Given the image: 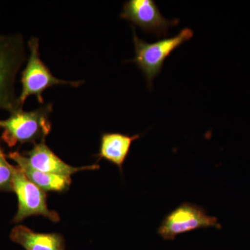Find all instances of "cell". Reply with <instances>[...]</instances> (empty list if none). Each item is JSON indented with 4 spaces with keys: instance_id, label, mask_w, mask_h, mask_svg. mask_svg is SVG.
<instances>
[{
    "instance_id": "5b68a950",
    "label": "cell",
    "mask_w": 250,
    "mask_h": 250,
    "mask_svg": "<svg viewBox=\"0 0 250 250\" xmlns=\"http://www.w3.org/2000/svg\"><path fill=\"white\" fill-rule=\"evenodd\" d=\"M221 229L216 217L210 216L202 206L184 202L166 215L157 232L166 241H174L176 237L199 229Z\"/></svg>"
},
{
    "instance_id": "8fae6325",
    "label": "cell",
    "mask_w": 250,
    "mask_h": 250,
    "mask_svg": "<svg viewBox=\"0 0 250 250\" xmlns=\"http://www.w3.org/2000/svg\"><path fill=\"white\" fill-rule=\"evenodd\" d=\"M10 238L26 250H65V241L62 235L36 233L22 225L13 229Z\"/></svg>"
},
{
    "instance_id": "6da1fadb",
    "label": "cell",
    "mask_w": 250,
    "mask_h": 250,
    "mask_svg": "<svg viewBox=\"0 0 250 250\" xmlns=\"http://www.w3.org/2000/svg\"><path fill=\"white\" fill-rule=\"evenodd\" d=\"M52 111L53 104L47 103L33 111L21 108L13 112L9 118L0 121V128L3 129L1 139L10 147L45 141L52 130L49 116Z\"/></svg>"
},
{
    "instance_id": "52a82bcc",
    "label": "cell",
    "mask_w": 250,
    "mask_h": 250,
    "mask_svg": "<svg viewBox=\"0 0 250 250\" xmlns=\"http://www.w3.org/2000/svg\"><path fill=\"white\" fill-rule=\"evenodd\" d=\"M121 18L158 39L168 35L169 28L179 24L178 19L167 20L153 0H129L123 5Z\"/></svg>"
},
{
    "instance_id": "3957f363",
    "label": "cell",
    "mask_w": 250,
    "mask_h": 250,
    "mask_svg": "<svg viewBox=\"0 0 250 250\" xmlns=\"http://www.w3.org/2000/svg\"><path fill=\"white\" fill-rule=\"evenodd\" d=\"M132 29L135 57L127 62H134L137 65L146 78L148 88L152 90L153 81L161 73L166 59L184 42L190 40L194 33L190 28H184L177 35L164 38L154 42H147L138 37L134 27Z\"/></svg>"
},
{
    "instance_id": "30bf717a",
    "label": "cell",
    "mask_w": 250,
    "mask_h": 250,
    "mask_svg": "<svg viewBox=\"0 0 250 250\" xmlns=\"http://www.w3.org/2000/svg\"><path fill=\"white\" fill-rule=\"evenodd\" d=\"M141 136L142 134L129 136L121 133H104L102 136L100 151L97 155L99 160L104 159L123 172V164L129 156L131 145Z\"/></svg>"
},
{
    "instance_id": "ba28073f",
    "label": "cell",
    "mask_w": 250,
    "mask_h": 250,
    "mask_svg": "<svg viewBox=\"0 0 250 250\" xmlns=\"http://www.w3.org/2000/svg\"><path fill=\"white\" fill-rule=\"evenodd\" d=\"M27 162L36 170L46 173L70 177L72 174L83 170H98L100 166L97 164L83 167H73L64 162L46 145L45 141L34 145L31 150L23 154Z\"/></svg>"
},
{
    "instance_id": "7c38bea8",
    "label": "cell",
    "mask_w": 250,
    "mask_h": 250,
    "mask_svg": "<svg viewBox=\"0 0 250 250\" xmlns=\"http://www.w3.org/2000/svg\"><path fill=\"white\" fill-rule=\"evenodd\" d=\"M14 170L0 146V191L14 192Z\"/></svg>"
},
{
    "instance_id": "8992f818",
    "label": "cell",
    "mask_w": 250,
    "mask_h": 250,
    "mask_svg": "<svg viewBox=\"0 0 250 250\" xmlns=\"http://www.w3.org/2000/svg\"><path fill=\"white\" fill-rule=\"evenodd\" d=\"M14 189L18 200L14 223L33 215H42L54 223L60 220L58 213L47 207L45 191L29 180L18 167H14Z\"/></svg>"
},
{
    "instance_id": "9c48e42d",
    "label": "cell",
    "mask_w": 250,
    "mask_h": 250,
    "mask_svg": "<svg viewBox=\"0 0 250 250\" xmlns=\"http://www.w3.org/2000/svg\"><path fill=\"white\" fill-rule=\"evenodd\" d=\"M17 164L27 178L44 191L64 192L68 190L72 183L70 177L46 173L36 170L27 162L25 156L19 152H10L7 155Z\"/></svg>"
},
{
    "instance_id": "7a4b0ae2",
    "label": "cell",
    "mask_w": 250,
    "mask_h": 250,
    "mask_svg": "<svg viewBox=\"0 0 250 250\" xmlns=\"http://www.w3.org/2000/svg\"><path fill=\"white\" fill-rule=\"evenodd\" d=\"M25 42L21 34L0 35V109H21L16 96L18 72L26 62Z\"/></svg>"
},
{
    "instance_id": "277c9868",
    "label": "cell",
    "mask_w": 250,
    "mask_h": 250,
    "mask_svg": "<svg viewBox=\"0 0 250 250\" xmlns=\"http://www.w3.org/2000/svg\"><path fill=\"white\" fill-rule=\"evenodd\" d=\"M39 45L37 37L32 36L28 41L29 56L27 65L21 75L22 91L18 96V103L22 108L27 99L31 95H35L37 101L44 104L42 94L54 85H68L77 88L84 83L83 81H65L54 77L41 58Z\"/></svg>"
}]
</instances>
